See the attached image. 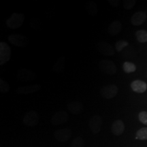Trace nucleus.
Returning <instances> with one entry per match:
<instances>
[{"instance_id":"bb28decb","label":"nucleus","mask_w":147,"mask_h":147,"mask_svg":"<svg viewBox=\"0 0 147 147\" xmlns=\"http://www.w3.org/2000/svg\"><path fill=\"white\" fill-rule=\"evenodd\" d=\"M138 119L142 124L147 125V112L142 111L139 113Z\"/></svg>"},{"instance_id":"4be33fe9","label":"nucleus","mask_w":147,"mask_h":147,"mask_svg":"<svg viewBox=\"0 0 147 147\" xmlns=\"http://www.w3.org/2000/svg\"><path fill=\"white\" fill-rule=\"evenodd\" d=\"M129 45V42L126 40H120L115 43V49L117 52H121L123 49Z\"/></svg>"},{"instance_id":"aec40b11","label":"nucleus","mask_w":147,"mask_h":147,"mask_svg":"<svg viewBox=\"0 0 147 147\" xmlns=\"http://www.w3.org/2000/svg\"><path fill=\"white\" fill-rule=\"evenodd\" d=\"M136 37L138 41L140 43L147 42V31L141 29L136 32Z\"/></svg>"},{"instance_id":"393cba45","label":"nucleus","mask_w":147,"mask_h":147,"mask_svg":"<svg viewBox=\"0 0 147 147\" xmlns=\"http://www.w3.org/2000/svg\"><path fill=\"white\" fill-rule=\"evenodd\" d=\"M10 91V85L3 79L0 80V91L2 93H7Z\"/></svg>"},{"instance_id":"412c9836","label":"nucleus","mask_w":147,"mask_h":147,"mask_svg":"<svg viewBox=\"0 0 147 147\" xmlns=\"http://www.w3.org/2000/svg\"><path fill=\"white\" fill-rule=\"evenodd\" d=\"M123 69L125 72L129 74L134 72V71L136 70V66L134 63H131V62L125 61L123 63Z\"/></svg>"},{"instance_id":"0eeeda50","label":"nucleus","mask_w":147,"mask_h":147,"mask_svg":"<svg viewBox=\"0 0 147 147\" xmlns=\"http://www.w3.org/2000/svg\"><path fill=\"white\" fill-rule=\"evenodd\" d=\"M8 40L12 45L18 47H25L27 45V39L25 36L20 34H10Z\"/></svg>"},{"instance_id":"ddd939ff","label":"nucleus","mask_w":147,"mask_h":147,"mask_svg":"<svg viewBox=\"0 0 147 147\" xmlns=\"http://www.w3.org/2000/svg\"><path fill=\"white\" fill-rule=\"evenodd\" d=\"M146 19V14L142 11L136 12L131 18V23L135 26H139L142 25Z\"/></svg>"},{"instance_id":"6e6552de","label":"nucleus","mask_w":147,"mask_h":147,"mask_svg":"<svg viewBox=\"0 0 147 147\" xmlns=\"http://www.w3.org/2000/svg\"><path fill=\"white\" fill-rule=\"evenodd\" d=\"M71 131L69 128H62L55 131L54 136L58 141L65 142L68 141L71 137Z\"/></svg>"},{"instance_id":"1a4fd4ad","label":"nucleus","mask_w":147,"mask_h":147,"mask_svg":"<svg viewBox=\"0 0 147 147\" xmlns=\"http://www.w3.org/2000/svg\"><path fill=\"white\" fill-rule=\"evenodd\" d=\"M23 123L29 127L36 126L39 121V116L36 111L32 110L27 113L23 117Z\"/></svg>"},{"instance_id":"b1692460","label":"nucleus","mask_w":147,"mask_h":147,"mask_svg":"<svg viewBox=\"0 0 147 147\" xmlns=\"http://www.w3.org/2000/svg\"><path fill=\"white\" fill-rule=\"evenodd\" d=\"M70 147H84V141L81 137H76L71 142Z\"/></svg>"},{"instance_id":"9b49d317","label":"nucleus","mask_w":147,"mask_h":147,"mask_svg":"<svg viewBox=\"0 0 147 147\" xmlns=\"http://www.w3.org/2000/svg\"><path fill=\"white\" fill-rule=\"evenodd\" d=\"M97 48L101 54L106 56H113L115 53L113 47L105 41L99 42L97 45Z\"/></svg>"},{"instance_id":"dca6fc26","label":"nucleus","mask_w":147,"mask_h":147,"mask_svg":"<svg viewBox=\"0 0 147 147\" xmlns=\"http://www.w3.org/2000/svg\"><path fill=\"white\" fill-rule=\"evenodd\" d=\"M122 29V24L120 21H115L112 22L108 27V33L110 36H115L121 32Z\"/></svg>"},{"instance_id":"2eb2a0df","label":"nucleus","mask_w":147,"mask_h":147,"mask_svg":"<svg viewBox=\"0 0 147 147\" xmlns=\"http://www.w3.org/2000/svg\"><path fill=\"white\" fill-rule=\"evenodd\" d=\"M67 108L71 114L78 115V114L81 113L83 110V105L81 102L78 101H72L67 104Z\"/></svg>"},{"instance_id":"39448f33","label":"nucleus","mask_w":147,"mask_h":147,"mask_svg":"<svg viewBox=\"0 0 147 147\" xmlns=\"http://www.w3.org/2000/svg\"><path fill=\"white\" fill-rule=\"evenodd\" d=\"M11 50L8 45L5 42H0V65H2L8 62L10 59Z\"/></svg>"},{"instance_id":"f8f14e48","label":"nucleus","mask_w":147,"mask_h":147,"mask_svg":"<svg viewBox=\"0 0 147 147\" xmlns=\"http://www.w3.org/2000/svg\"><path fill=\"white\" fill-rule=\"evenodd\" d=\"M42 89L41 85L39 84H33L31 85L23 87L15 90V93L20 95H28L40 91Z\"/></svg>"},{"instance_id":"4468645a","label":"nucleus","mask_w":147,"mask_h":147,"mask_svg":"<svg viewBox=\"0 0 147 147\" xmlns=\"http://www.w3.org/2000/svg\"><path fill=\"white\" fill-rule=\"evenodd\" d=\"M131 88L136 93H143L146 91L147 84L142 80H136L131 83Z\"/></svg>"},{"instance_id":"a211bd4d","label":"nucleus","mask_w":147,"mask_h":147,"mask_svg":"<svg viewBox=\"0 0 147 147\" xmlns=\"http://www.w3.org/2000/svg\"><path fill=\"white\" fill-rule=\"evenodd\" d=\"M65 64V57H60L56 61L54 65L53 66V70L56 73H61L63 71Z\"/></svg>"},{"instance_id":"cd10ccee","label":"nucleus","mask_w":147,"mask_h":147,"mask_svg":"<svg viewBox=\"0 0 147 147\" xmlns=\"http://www.w3.org/2000/svg\"><path fill=\"white\" fill-rule=\"evenodd\" d=\"M108 3L113 8H117L120 4V1H117V0H108Z\"/></svg>"},{"instance_id":"7ed1b4c3","label":"nucleus","mask_w":147,"mask_h":147,"mask_svg":"<svg viewBox=\"0 0 147 147\" xmlns=\"http://www.w3.org/2000/svg\"><path fill=\"white\" fill-rule=\"evenodd\" d=\"M118 93V87L113 84H107L101 89L100 95L106 99H112Z\"/></svg>"},{"instance_id":"6ab92c4d","label":"nucleus","mask_w":147,"mask_h":147,"mask_svg":"<svg viewBox=\"0 0 147 147\" xmlns=\"http://www.w3.org/2000/svg\"><path fill=\"white\" fill-rule=\"evenodd\" d=\"M85 9L91 16H96L98 12V9H97L96 3L93 1H88L85 4Z\"/></svg>"},{"instance_id":"f03ea898","label":"nucleus","mask_w":147,"mask_h":147,"mask_svg":"<svg viewBox=\"0 0 147 147\" xmlns=\"http://www.w3.org/2000/svg\"><path fill=\"white\" fill-rule=\"evenodd\" d=\"M98 65L101 71L106 74H115L117 72L115 64L110 60H101L99 61Z\"/></svg>"},{"instance_id":"f257e3e1","label":"nucleus","mask_w":147,"mask_h":147,"mask_svg":"<svg viewBox=\"0 0 147 147\" xmlns=\"http://www.w3.org/2000/svg\"><path fill=\"white\" fill-rule=\"evenodd\" d=\"M25 21V14L23 13L15 12L7 20L6 25L9 28L16 29L21 26Z\"/></svg>"},{"instance_id":"f3484780","label":"nucleus","mask_w":147,"mask_h":147,"mask_svg":"<svg viewBox=\"0 0 147 147\" xmlns=\"http://www.w3.org/2000/svg\"><path fill=\"white\" fill-rule=\"evenodd\" d=\"M125 130V125L121 120L114 121L112 125L111 131L115 136H120L123 133Z\"/></svg>"},{"instance_id":"5701e85b","label":"nucleus","mask_w":147,"mask_h":147,"mask_svg":"<svg viewBox=\"0 0 147 147\" xmlns=\"http://www.w3.org/2000/svg\"><path fill=\"white\" fill-rule=\"evenodd\" d=\"M136 138L141 140H147V127H142L136 132Z\"/></svg>"},{"instance_id":"423d86ee","label":"nucleus","mask_w":147,"mask_h":147,"mask_svg":"<svg viewBox=\"0 0 147 147\" xmlns=\"http://www.w3.org/2000/svg\"><path fill=\"white\" fill-rule=\"evenodd\" d=\"M36 74L27 69H21L16 74V78L22 82H28L36 78Z\"/></svg>"},{"instance_id":"9d476101","label":"nucleus","mask_w":147,"mask_h":147,"mask_svg":"<svg viewBox=\"0 0 147 147\" xmlns=\"http://www.w3.org/2000/svg\"><path fill=\"white\" fill-rule=\"evenodd\" d=\"M102 117L100 115H94L89 121V127L93 134H97L100 131L102 125Z\"/></svg>"},{"instance_id":"20e7f679","label":"nucleus","mask_w":147,"mask_h":147,"mask_svg":"<svg viewBox=\"0 0 147 147\" xmlns=\"http://www.w3.org/2000/svg\"><path fill=\"white\" fill-rule=\"evenodd\" d=\"M69 119V115L67 112L60 110L57 112L52 116L51 119V123L54 125H59L67 122Z\"/></svg>"},{"instance_id":"a878e982","label":"nucleus","mask_w":147,"mask_h":147,"mask_svg":"<svg viewBox=\"0 0 147 147\" xmlns=\"http://www.w3.org/2000/svg\"><path fill=\"white\" fill-rule=\"evenodd\" d=\"M123 6L125 10H131L136 4L135 0H125L123 1Z\"/></svg>"}]
</instances>
